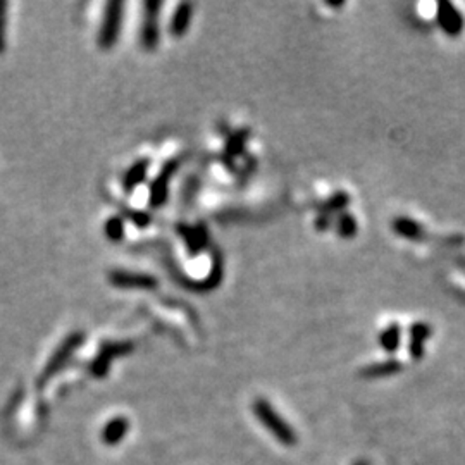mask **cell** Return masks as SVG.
Wrapping results in <instances>:
<instances>
[{
    "instance_id": "cell-1",
    "label": "cell",
    "mask_w": 465,
    "mask_h": 465,
    "mask_svg": "<svg viewBox=\"0 0 465 465\" xmlns=\"http://www.w3.org/2000/svg\"><path fill=\"white\" fill-rule=\"evenodd\" d=\"M254 412L257 415V419L260 422H264L265 428L283 443V445H295L296 438L293 435L292 429L286 426V422L272 410L271 405L264 400V398H258L254 404Z\"/></svg>"
},
{
    "instance_id": "cell-2",
    "label": "cell",
    "mask_w": 465,
    "mask_h": 465,
    "mask_svg": "<svg viewBox=\"0 0 465 465\" xmlns=\"http://www.w3.org/2000/svg\"><path fill=\"white\" fill-rule=\"evenodd\" d=\"M436 23L448 37H460L465 28V19L459 7L448 0H442L436 6Z\"/></svg>"
},
{
    "instance_id": "cell-3",
    "label": "cell",
    "mask_w": 465,
    "mask_h": 465,
    "mask_svg": "<svg viewBox=\"0 0 465 465\" xmlns=\"http://www.w3.org/2000/svg\"><path fill=\"white\" fill-rule=\"evenodd\" d=\"M121 17H122V3L111 2L106 9L102 30H100V37H99L100 47L111 48L114 44H116V40L119 37V30H121Z\"/></svg>"
},
{
    "instance_id": "cell-4",
    "label": "cell",
    "mask_w": 465,
    "mask_h": 465,
    "mask_svg": "<svg viewBox=\"0 0 465 465\" xmlns=\"http://www.w3.org/2000/svg\"><path fill=\"white\" fill-rule=\"evenodd\" d=\"M159 9L160 2L149 0L145 2V19L142 28V45L146 50H153L159 44Z\"/></svg>"
},
{
    "instance_id": "cell-5",
    "label": "cell",
    "mask_w": 465,
    "mask_h": 465,
    "mask_svg": "<svg viewBox=\"0 0 465 465\" xmlns=\"http://www.w3.org/2000/svg\"><path fill=\"white\" fill-rule=\"evenodd\" d=\"M176 169H178V162L176 160H173V162L166 164L164 169L159 173V176L153 180L152 187H150V205H152V207L157 209V207H160V205L166 204L167 195H169L171 178H173V174L176 173Z\"/></svg>"
},
{
    "instance_id": "cell-6",
    "label": "cell",
    "mask_w": 465,
    "mask_h": 465,
    "mask_svg": "<svg viewBox=\"0 0 465 465\" xmlns=\"http://www.w3.org/2000/svg\"><path fill=\"white\" fill-rule=\"evenodd\" d=\"M178 233L183 236L184 243L188 247V254L190 255H198L204 247L209 245V229L205 226H197V228H191V226H178Z\"/></svg>"
},
{
    "instance_id": "cell-7",
    "label": "cell",
    "mask_w": 465,
    "mask_h": 465,
    "mask_svg": "<svg viewBox=\"0 0 465 465\" xmlns=\"http://www.w3.org/2000/svg\"><path fill=\"white\" fill-rule=\"evenodd\" d=\"M111 281L116 286H122V288H143V290H153L157 288V279L149 274H133V272H113L111 274Z\"/></svg>"
},
{
    "instance_id": "cell-8",
    "label": "cell",
    "mask_w": 465,
    "mask_h": 465,
    "mask_svg": "<svg viewBox=\"0 0 465 465\" xmlns=\"http://www.w3.org/2000/svg\"><path fill=\"white\" fill-rule=\"evenodd\" d=\"M391 229H393L395 234L410 241H421L426 238V231L422 228V225H419L415 219L407 218V216H397L391 221Z\"/></svg>"
},
{
    "instance_id": "cell-9",
    "label": "cell",
    "mask_w": 465,
    "mask_h": 465,
    "mask_svg": "<svg viewBox=\"0 0 465 465\" xmlns=\"http://www.w3.org/2000/svg\"><path fill=\"white\" fill-rule=\"evenodd\" d=\"M191 14H193V6L190 2H183L176 7L171 19V35L173 37H183L188 31L191 23Z\"/></svg>"
},
{
    "instance_id": "cell-10",
    "label": "cell",
    "mask_w": 465,
    "mask_h": 465,
    "mask_svg": "<svg viewBox=\"0 0 465 465\" xmlns=\"http://www.w3.org/2000/svg\"><path fill=\"white\" fill-rule=\"evenodd\" d=\"M248 138H250V129H248V128L236 129V131L231 133V135L228 136V140H226V145H225L226 155H225V159L234 160V159H236V157L243 155L245 146H247Z\"/></svg>"
},
{
    "instance_id": "cell-11",
    "label": "cell",
    "mask_w": 465,
    "mask_h": 465,
    "mask_svg": "<svg viewBox=\"0 0 465 465\" xmlns=\"http://www.w3.org/2000/svg\"><path fill=\"white\" fill-rule=\"evenodd\" d=\"M146 171H149V160L142 159L138 162L133 164L124 174V180H122V184H124L126 190L131 191L133 188H136L138 184L143 183V180L146 178Z\"/></svg>"
},
{
    "instance_id": "cell-12",
    "label": "cell",
    "mask_w": 465,
    "mask_h": 465,
    "mask_svg": "<svg viewBox=\"0 0 465 465\" xmlns=\"http://www.w3.org/2000/svg\"><path fill=\"white\" fill-rule=\"evenodd\" d=\"M379 345L384 352L395 353L400 348V340H401V328L398 324H390L388 328H384L379 333Z\"/></svg>"
},
{
    "instance_id": "cell-13",
    "label": "cell",
    "mask_w": 465,
    "mask_h": 465,
    "mask_svg": "<svg viewBox=\"0 0 465 465\" xmlns=\"http://www.w3.org/2000/svg\"><path fill=\"white\" fill-rule=\"evenodd\" d=\"M350 205V195L348 191H334L326 202L319 207V212H324V214H341V212L347 211V207Z\"/></svg>"
},
{
    "instance_id": "cell-14",
    "label": "cell",
    "mask_w": 465,
    "mask_h": 465,
    "mask_svg": "<svg viewBox=\"0 0 465 465\" xmlns=\"http://www.w3.org/2000/svg\"><path fill=\"white\" fill-rule=\"evenodd\" d=\"M334 229H336L338 236L341 240H352V238H355L357 231H359V225H357L353 214L345 211L334 218Z\"/></svg>"
},
{
    "instance_id": "cell-15",
    "label": "cell",
    "mask_w": 465,
    "mask_h": 465,
    "mask_svg": "<svg viewBox=\"0 0 465 465\" xmlns=\"http://www.w3.org/2000/svg\"><path fill=\"white\" fill-rule=\"evenodd\" d=\"M401 363L397 362V360H386V362H379V363H372V366L366 367L362 370V377H386V376H393V374L400 372L401 370Z\"/></svg>"
},
{
    "instance_id": "cell-16",
    "label": "cell",
    "mask_w": 465,
    "mask_h": 465,
    "mask_svg": "<svg viewBox=\"0 0 465 465\" xmlns=\"http://www.w3.org/2000/svg\"><path fill=\"white\" fill-rule=\"evenodd\" d=\"M408 334H410V340L424 343L426 340L431 338L433 330H431V326L426 323H414L410 328H408Z\"/></svg>"
},
{
    "instance_id": "cell-17",
    "label": "cell",
    "mask_w": 465,
    "mask_h": 465,
    "mask_svg": "<svg viewBox=\"0 0 465 465\" xmlns=\"http://www.w3.org/2000/svg\"><path fill=\"white\" fill-rule=\"evenodd\" d=\"M106 234L113 241H119L124 236V222L121 218H111L106 225Z\"/></svg>"
},
{
    "instance_id": "cell-18",
    "label": "cell",
    "mask_w": 465,
    "mask_h": 465,
    "mask_svg": "<svg viewBox=\"0 0 465 465\" xmlns=\"http://www.w3.org/2000/svg\"><path fill=\"white\" fill-rule=\"evenodd\" d=\"M333 225H334L333 218H331L330 214H324V212H319V214L316 216V221H314V228L321 233L328 231Z\"/></svg>"
},
{
    "instance_id": "cell-19",
    "label": "cell",
    "mask_w": 465,
    "mask_h": 465,
    "mask_svg": "<svg viewBox=\"0 0 465 465\" xmlns=\"http://www.w3.org/2000/svg\"><path fill=\"white\" fill-rule=\"evenodd\" d=\"M6 3L0 2V52L6 47Z\"/></svg>"
},
{
    "instance_id": "cell-20",
    "label": "cell",
    "mask_w": 465,
    "mask_h": 465,
    "mask_svg": "<svg viewBox=\"0 0 465 465\" xmlns=\"http://www.w3.org/2000/svg\"><path fill=\"white\" fill-rule=\"evenodd\" d=\"M408 353L412 355V359L421 360L422 357H424V343H421V341L410 340V341H408Z\"/></svg>"
},
{
    "instance_id": "cell-21",
    "label": "cell",
    "mask_w": 465,
    "mask_h": 465,
    "mask_svg": "<svg viewBox=\"0 0 465 465\" xmlns=\"http://www.w3.org/2000/svg\"><path fill=\"white\" fill-rule=\"evenodd\" d=\"M326 6H330V7H343L345 2H331V0H328Z\"/></svg>"
},
{
    "instance_id": "cell-22",
    "label": "cell",
    "mask_w": 465,
    "mask_h": 465,
    "mask_svg": "<svg viewBox=\"0 0 465 465\" xmlns=\"http://www.w3.org/2000/svg\"><path fill=\"white\" fill-rule=\"evenodd\" d=\"M357 465H367V464H363V462H360V464H357Z\"/></svg>"
}]
</instances>
